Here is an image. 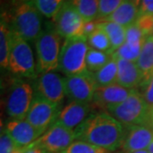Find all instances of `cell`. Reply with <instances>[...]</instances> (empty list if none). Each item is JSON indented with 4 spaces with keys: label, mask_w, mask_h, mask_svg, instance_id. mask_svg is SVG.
<instances>
[{
    "label": "cell",
    "mask_w": 153,
    "mask_h": 153,
    "mask_svg": "<svg viewBox=\"0 0 153 153\" xmlns=\"http://www.w3.org/2000/svg\"><path fill=\"white\" fill-rule=\"evenodd\" d=\"M74 131L76 140L111 152L122 146L126 133L123 126L108 112L89 115Z\"/></svg>",
    "instance_id": "1"
},
{
    "label": "cell",
    "mask_w": 153,
    "mask_h": 153,
    "mask_svg": "<svg viewBox=\"0 0 153 153\" xmlns=\"http://www.w3.org/2000/svg\"><path fill=\"white\" fill-rule=\"evenodd\" d=\"M9 14L2 13L10 27L27 41H36L42 33V15L32 0H17L10 3Z\"/></svg>",
    "instance_id": "2"
},
{
    "label": "cell",
    "mask_w": 153,
    "mask_h": 153,
    "mask_svg": "<svg viewBox=\"0 0 153 153\" xmlns=\"http://www.w3.org/2000/svg\"><path fill=\"white\" fill-rule=\"evenodd\" d=\"M149 111L146 100L136 89L124 101L110 107L107 112L128 128L133 126L146 125Z\"/></svg>",
    "instance_id": "3"
},
{
    "label": "cell",
    "mask_w": 153,
    "mask_h": 153,
    "mask_svg": "<svg viewBox=\"0 0 153 153\" xmlns=\"http://www.w3.org/2000/svg\"><path fill=\"white\" fill-rule=\"evenodd\" d=\"M60 37L55 27L43 30L35 41L37 52V70L44 74L57 70L60 54Z\"/></svg>",
    "instance_id": "4"
},
{
    "label": "cell",
    "mask_w": 153,
    "mask_h": 153,
    "mask_svg": "<svg viewBox=\"0 0 153 153\" xmlns=\"http://www.w3.org/2000/svg\"><path fill=\"white\" fill-rule=\"evenodd\" d=\"M88 49V40L84 37L66 39L60 49L58 70L66 76L88 71L86 56Z\"/></svg>",
    "instance_id": "5"
},
{
    "label": "cell",
    "mask_w": 153,
    "mask_h": 153,
    "mask_svg": "<svg viewBox=\"0 0 153 153\" xmlns=\"http://www.w3.org/2000/svg\"><path fill=\"white\" fill-rule=\"evenodd\" d=\"M9 69L11 72L19 76L29 78H35L37 76L35 61L31 47L27 41L12 28Z\"/></svg>",
    "instance_id": "6"
},
{
    "label": "cell",
    "mask_w": 153,
    "mask_h": 153,
    "mask_svg": "<svg viewBox=\"0 0 153 153\" xmlns=\"http://www.w3.org/2000/svg\"><path fill=\"white\" fill-rule=\"evenodd\" d=\"M33 88L22 79L15 80L7 100V113L14 120H25L33 100Z\"/></svg>",
    "instance_id": "7"
},
{
    "label": "cell",
    "mask_w": 153,
    "mask_h": 153,
    "mask_svg": "<svg viewBox=\"0 0 153 153\" xmlns=\"http://www.w3.org/2000/svg\"><path fill=\"white\" fill-rule=\"evenodd\" d=\"M60 105L35 94L26 120L43 134L57 120Z\"/></svg>",
    "instance_id": "8"
},
{
    "label": "cell",
    "mask_w": 153,
    "mask_h": 153,
    "mask_svg": "<svg viewBox=\"0 0 153 153\" xmlns=\"http://www.w3.org/2000/svg\"><path fill=\"white\" fill-rule=\"evenodd\" d=\"M53 22L56 32L61 38L68 39L82 37L85 21L68 0L53 18Z\"/></svg>",
    "instance_id": "9"
},
{
    "label": "cell",
    "mask_w": 153,
    "mask_h": 153,
    "mask_svg": "<svg viewBox=\"0 0 153 153\" xmlns=\"http://www.w3.org/2000/svg\"><path fill=\"white\" fill-rule=\"evenodd\" d=\"M66 95L71 100L89 103L93 101L98 88L93 72L88 70L82 73L69 75L65 77Z\"/></svg>",
    "instance_id": "10"
},
{
    "label": "cell",
    "mask_w": 153,
    "mask_h": 153,
    "mask_svg": "<svg viewBox=\"0 0 153 153\" xmlns=\"http://www.w3.org/2000/svg\"><path fill=\"white\" fill-rule=\"evenodd\" d=\"M75 140H76V134L73 129L55 123L31 145L43 148L49 153H60L74 142Z\"/></svg>",
    "instance_id": "11"
},
{
    "label": "cell",
    "mask_w": 153,
    "mask_h": 153,
    "mask_svg": "<svg viewBox=\"0 0 153 153\" xmlns=\"http://www.w3.org/2000/svg\"><path fill=\"white\" fill-rule=\"evenodd\" d=\"M36 94L55 104H60L66 95L65 77L55 72L42 74L35 83Z\"/></svg>",
    "instance_id": "12"
},
{
    "label": "cell",
    "mask_w": 153,
    "mask_h": 153,
    "mask_svg": "<svg viewBox=\"0 0 153 153\" xmlns=\"http://www.w3.org/2000/svg\"><path fill=\"white\" fill-rule=\"evenodd\" d=\"M135 90L123 87L117 83L99 87L95 91L91 105L96 109L107 111L110 107L124 101Z\"/></svg>",
    "instance_id": "13"
},
{
    "label": "cell",
    "mask_w": 153,
    "mask_h": 153,
    "mask_svg": "<svg viewBox=\"0 0 153 153\" xmlns=\"http://www.w3.org/2000/svg\"><path fill=\"white\" fill-rule=\"evenodd\" d=\"M127 129L121 146L123 153L147 150L150 145L153 142V128L149 126H133Z\"/></svg>",
    "instance_id": "14"
},
{
    "label": "cell",
    "mask_w": 153,
    "mask_h": 153,
    "mask_svg": "<svg viewBox=\"0 0 153 153\" xmlns=\"http://www.w3.org/2000/svg\"><path fill=\"white\" fill-rule=\"evenodd\" d=\"M146 37L136 24L126 28V40L113 55L116 57L137 62Z\"/></svg>",
    "instance_id": "15"
},
{
    "label": "cell",
    "mask_w": 153,
    "mask_h": 153,
    "mask_svg": "<svg viewBox=\"0 0 153 153\" xmlns=\"http://www.w3.org/2000/svg\"><path fill=\"white\" fill-rule=\"evenodd\" d=\"M91 107L89 103L71 100L60 110L55 123L74 130L88 117Z\"/></svg>",
    "instance_id": "16"
},
{
    "label": "cell",
    "mask_w": 153,
    "mask_h": 153,
    "mask_svg": "<svg viewBox=\"0 0 153 153\" xmlns=\"http://www.w3.org/2000/svg\"><path fill=\"white\" fill-rule=\"evenodd\" d=\"M6 130L19 148L27 147L42 135L31 123L26 120H12L8 123Z\"/></svg>",
    "instance_id": "17"
},
{
    "label": "cell",
    "mask_w": 153,
    "mask_h": 153,
    "mask_svg": "<svg viewBox=\"0 0 153 153\" xmlns=\"http://www.w3.org/2000/svg\"><path fill=\"white\" fill-rule=\"evenodd\" d=\"M116 58L117 62V83L123 87L131 89H136L138 87H141L143 74L136 62L119 57Z\"/></svg>",
    "instance_id": "18"
},
{
    "label": "cell",
    "mask_w": 153,
    "mask_h": 153,
    "mask_svg": "<svg viewBox=\"0 0 153 153\" xmlns=\"http://www.w3.org/2000/svg\"><path fill=\"white\" fill-rule=\"evenodd\" d=\"M138 17L139 6L136 5L132 0H124L122 4L109 17L103 21L115 22L127 28L134 24Z\"/></svg>",
    "instance_id": "19"
},
{
    "label": "cell",
    "mask_w": 153,
    "mask_h": 153,
    "mask_svg": "<svg viewBox=\"0 0 153 153\" xmlns=\"http://www.w3.org/2000/svg\"><path fill=\"white\" fill-rule=\"evenodd\" d=\"M136 63L143 74V87L153 75V36L147 37L145 40Z\"/></svg>",
    "instance_id": "20"
},
{
    "label": "cell",
    "mask_w": 153,
    "mask_h": 153,
    "mask_svg": "<svg viewBox=\"0 0 153 153\" xmlns=\"http://www.w3.org/2000/svg\"><path fill=\"white\" fill-rule=\"evenodd\" d=\"M98 27L103 29L107 34L111 45V54L113 55L125 43L126 28L117 23L108 21H100L98 22Z\"/></svg>",
    "instance_id": "21"
},
{
    "label": "cell",
    "mask_w": 153,
    "mask_h": 153,
    "mask_svg": "<svg viewBox=\"0 0 153 153\" xmlns=\"http://www.w3.org/2000/svg\"><path fill=\"white\" fill-rule=\"evenodd\" d=\"M10 42V26L7 18L2 14L0 22V66L4 69L9 68Z\"/></svg>",
    "instance_id": "22"
},
{
    "label": "cell",
    "mask_w": 153,
    "mask_h": 153,
    "mask_svg": "<svg viewBox=\"0 0 153 153\" xmlns=\"http://www.w3.org/2000/svg\"><path fill=\"white\" fill-rule=\"evenodd\" d=\"M95 81L99 87H105L113 83H117V58L112 55L109 62L100 70L94 73Z\"/></svg>",
    "instance_id": "23"
},
{
    "label": "cell",
    "mask_w": 153,
    "mask_h": 153,
    "mask_svg": "<svg viewBox=\"0 0 153 153\" xmlns=\"http://www.w3.org/2000/svg\"><path fill=\"white\" fill-rule=\"evenodd\" d=\"M75 7L85 22L96 21L99 12V0H68Z\"/></svg>",
    "instance_id": "24"
},
{
    "label": "cell",
    "mask_w": 153,
    "mask_h": 153,
    "mask_svg": "<svg viewBox=\"0 0 153 153\" xmlns=\"http://www.w3.org/2000/svg\"><path fill=\"white\" fill-rule=\"evenodd\" d=\"M112 55L89 48L86 56L87 69L91 72H96L105 66L111 59Z\"/></svg>",
    "instance_id": "25"
},
{
    "label": "cell",
    "mask_w": 153,
    "mask_h": 153,
    "mask_svg": "<svg viewBox=\"0 0 153 153\" xmlns=\"http://www.w3.org/2000/svg\"><path fill=\"white\" fill-rule=\"evenodd\" d=\"M87 40L89 48L111 54V42L107 34L105 33L103 29L98 27V29L94 33H92L87 38Z\"/></svg>",
    "instance_id": "26"
},
{
    "label": "cell",
    "mask_w": 153,
    "mask_h": 153,
    "mask_svg": "<svg viewBox=\"0 0 153 153\" xmlns=\"http://www.w3.org/2000/svg\"><path fill=\"white\" fill-rule=\"evenodd\" d=\"M41 13L42 16L47 18H54L60 11L61 7L66 3V0H32Z\"/></svg>",
    "instance_id": "27"
},
{
    "label": "cell",
    "mask_w": 153,
    "mask_h": 153,
    "mask_svg": "<svg viewBox=\"0 0 153 153\" xmlns=\"http://www.w3.org/2000/svg\"><path fill=\"white\" fill-rule=\"evenodd\" d=\"M60 153H111L104 148L99 147L89 143L76 140L72 142L65 151Z\"/></svg>",
    "instance_id": "28"
},
{
    "label": "cell",
    "mask_w": 153,
    "mask_h": 153,
    "mask_svg": "<svg viewBox=\"0 0 153 153\" xmlns=\"http://www.w3.org/2000/svg\"><path fill=\"white\" fill-rule=\"evenodd\" d=\"M124 0H99V12L96 21H103L109 17Z\"/></svg>",
    "instance_id": "29"
},
{
    "label": "cell",
    "mask_w": 153,
    "mask_h": 153,
    "mask_svg": "<svg viewBox=\"0 0 153 153\" xmlns=\"http://www.w3.org/2000/svg\"><path fill=\"white\" fill-rule=\"evenodd\" d=\"M135 24L142 31L146 38L153 36V16L140 15Z\"/></svg>",
    "instance_id": "30"
},
{
    "label": "cell",
    "mask_w": 153,
    "mask_h": 153,
    "mask_svg": "<svg viewBox=\"0 0 153 153\" xmlns=\"http://www.w3.org/2000/svg\"><path fill=\"white\" fill-rule=\"evenodd\" d=\"M16 148L19 147L16 146L7 130H2L0 136V153H13Z\"/></svg>",
    "instance_id": "31"
},
{
    "label": "cell",
    "mask_w": 153,
    "mask_h": 153,
    "mask_svg": "<svg viewBox=\"0 0 153 153\" xmlns=\"http://www.w3.org/2000/svg\"><path fill=\"white\" fill-rule=\"evenodd\" d=\"M142 88L143 97L146 100L149 107L151 108L153 106V75L149 79V81L143 86Z\"/></svg>",
    "instance_id": "32"
},
{
    "label": "cell",
    "mask_w": 153,
    "mask_h": 153,
    "mask_svg": "<svg viewBox=\"0 0 153 153\" xmlns=\"http://www.w3.org/2000/svg\"><path fill=\"white\" fill-rule=\"evenodd\" d=\"M151 15L153 16V0H141L139 4V16Z\"/></svg>",
    "instance_id": "33"
},
{
    "label": "cell",
    "mask_w": 153,
    "mask_h": 153,
    "mask_svg": "<svg viewBox=\"0 0 153 153\" xmlns=\"http://www.w3.org/2000/svg\"><path fill=\"white\" fill-rule=\"evenodd\" d=\"M97 29H98V22L97 21L85 22L84 26H83V29H82V37L88 38Z\"/></svg>",
    "instance_id": "34"
},
{
    "label": "cell",
    "mask_w": 153,
    "mask_h": 153,
    "mask_svg": "<svg viewBox=\"0 0 153 153\" xmlns=\"http://www.w3.org/2000/svg\"><path fill=\"white\" fill-rule=\"evenodd\" d=\"M25 153H49L47 152L43 148L38 147L33 145H30L25 147Z\"/></svg>",
    "instance_id": "35"
},
{
    "label": "cell",
    "mask_w": 153,
    "mask_h": 153,
    "mask_svg": "<svg viewBox=\"0 0 153 153\" xmlns=\"http://www.w3.org/2000/svg\"><path fill=\"white\" fill-rule=\"evenodd\" d=\"M146 126H149L152 128H153V106L151 107L150 111H149V116H148V120Z\"/></svg>",
    "instance_id": "36"
},
{
    "label": "cell",
    "mask_w": 153,
    "mask_h": 153,
    "mask_svg": "<svg viewBox=\"0 0 153 153\" xmlns=\"http://www.w3.org/2000/svg\"><path fill=\"white\" fill-rule=\"evenodd\" d=\"M13 153H25V147L23 148H16Z\"/></svg>",
    "instance_id": "37"
},
{
    "label": "cell",
    "mask_w": 153,
    "mask_h": 153,
    "mask_svg": "<svg viewBox=\"0 0 153 153\" xmlns=\"http://www.w3.org/2000/svg\"><path fill=\"white\" fill-rule=\"evenodd\" d=\"M148 152H149V153H153V142L150 145V146L148 147Z\"/></svg>",
    "instance_id": "38"
},
{
    "label": "cell",
    "mask_w": 153,
    "mask_h": 153,
    "mask_svg": "<svg viewBox=\"0 0 153 153\" xmlns=\"http://www.w3.org/2000/svg\"><path fill=\"white\" fill-rule=\"evenodd\" d=\"M131 153H149V152H148V150H142V151H137V152Z\"/></svg>",
    "instance_id": "39"
},
{
    "label": "cell",
    "mask_w": 153,
    "mask_h": 153,
    "mask_svg": "<svg viewBox=\"0 0 153 153\" xmlns=\"http://www.w3.org/2000/svg\"><path fill=\"white\" fill-rule=\"evenodd\" d=\"M132 1H133L136 5L139 6V4H140V1H141V0H132Z\"/></svg>",
    "instance_id": "40"
},
{
    "label": "cell",
    "mask_w": 153,
    "mask_h": 153,
    "mask_svg": "<svg viewBox=\"0 0 153 153\" xmlns=\"http://www.w3.org/2000/svg\"><path fill=\"white\" fill-rule=\"evenodd\" d=\"M2 1H4V2H9V3L10 4V3L15 2V1H17V0H2Z\"/></svg>",
    "instance_id": "41"
}]
</instances>
